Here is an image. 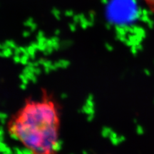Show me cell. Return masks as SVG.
Masks as SVG:
<instances>
[{
  "mask_svg": "<svg viewBox=\"0 0 154 154\" xmlns=\"http://www.w3.org/2000/svg\"><path fill=\"white\" fill-rule=\"evenodd\" d=\"M62 112L57 98L47 88L24 100L11 115L6 129L29 154H59Z\"/></svg>",
  "mask_w": 154,
  "mask_h": 154,
  "instance_id": "obj_1",
  "label": "cell"
},
{
  "mask_svg": "<svg viewBox=\"0 0 154 154\" xmlns=\"http://www.w3.org/2000/svg\"><path fill=\"white\" fill-rule=\"evenodd\" d=\"M150 11L154 13V0H139Z\"/></svg>",
  "mask_w": 154,
  "mask_h": 154,
  "instance_id": "obj_2",
  "label": "cell"
}]
</instances>
